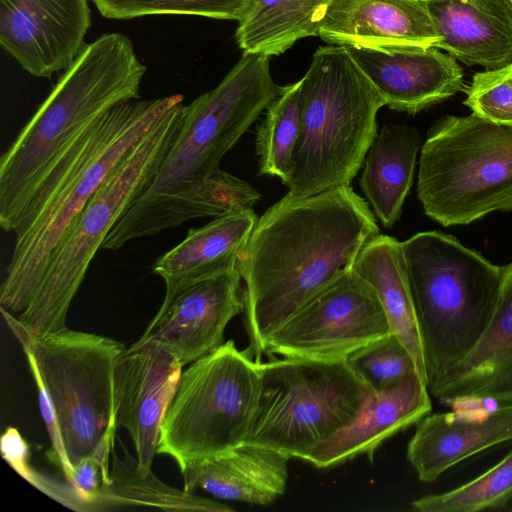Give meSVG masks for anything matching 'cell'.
Listing matches in <instances>:
<instances>
[{
  "label": "cell",
  "instance_id": "6da1fadb",
  "mask_svg": "<svg viewBox=\"0 0 512 512\" xmlns=\"http://www.w3.org/2000/svg\"><path fill=\"white\" fill-rule=\"evenodd\" d=\"M270 59L243 53L215 88L185 105L156 174L112 228L102 249L115 251L192 219L253 210L261 194L219 164L279 93Z\"/></svg>",
  "mask_w": 512,
  "mask_h": 512
},
{
  "label": "cell",
  "instance_id": "7a4b0ae2",
  "mask_svg": "<svg viewBox=\"0 0 512 512\" xmlns=\"http://www.w3.org/2000/svg\"><path fill=\"white\" fill-rule=\"evenodd\" d=\"M379 233L368 202L350 185L286 194L257 219L239 252L248 349L261 361L268 337L326 286L353 270Z\"/></svg>",
  "mask_w": 512,
  "mask_h": 512
},
{
  "label": "cell",
  "instance_id": "3957f363",
  "mask_svg": "<svg viewBox=\"0 0 512 512\" xmlns=\"http://www.w3.org/2000/svg\"><path fill=\"white\" fill-rule=\"evenodd\" d=\"M146 66L131 40L106 33L85 44L0 159V225L14 232L78 138L112 107L139 99Z\"/></svg>",
  "mask_w": 512,
  "mask_h": 512
},
{
  "label": "cell",
  "instance_id": "277c9868",
  "mask_svg": "<svg viewBox=\"0 0 512 512\" xmlns=\"http://www.w3.org/2000/svg\"><path fill=\"white\" fill-rule=\"evenodd\" d=\"M183 96L122 102L93 122L43 183L14 231L0 288V309L17 317L29 306L49 259L86 204L121 159Z\"/></svg>",
  "mask_w": 512,
  "mask_h": 512
},
{
  "label": "cell",
  "instance_id": "5b68a950",
  "mask_svg": "<svg viewBox=\"0 0 512 512\" xmlns=\"http://www.w3.org/2000/svg\"><path fill=\"white\" fill-rule=\"evenodd\" d=\"M300 86V133L287 194L350 185L377 137L383 99L344 46H321Z\"/></svg>",
  "mask_w": 512,
  "mask_h": 512
},
{
  "label": "cell",
  "instance_id": "8992f818",
  "mask_svg": "<svg viewBox=\"0 0 512 512\" xmlns=\"http://www.w3.org/2000/svg\"><path fill=\"white\" fill-rule=\"evenodd\" d=\"M400 246L429 388L485 331L499 293L501 266L441 231L418 232Z\"/></svg>",
  "mask_w": 512,
  "mask_h": 512
},
{
  "label": "cell",
  "instance_id": "52a82bcc",
  "mask_svg": "<svg viewBox=\"0 0 512 512\" xmlns=\"http://www.w3.org/2000/svg\"><path fill=\"white\" fill-rule=\"evenodd\" d=\"M185 105L174 107L117 164L53 251L26 310L2 315L15 337L39 339L67 329L68 309L93 257L130 204L156 174L180 126Z\"/></svg>",
  "mask_w": 512,
  "mask_h": 512
},
{
  "label": "cell",
  "instance_id": "ba28073f",
  "mask_svg": "<svg viewBox=\"0 0 512 512\" xmlns=\"http://www.w3.org/2000/svg\"><path fill=\"white\" fill-rule=\"evenodd\" d=\"M417 196L444 227L511 212L512 125L472 113L437 120L421 147Z\"/></svg>",
  "mask_w": 512,
  "mask_h": 512
},
{
  "label": "cell",
  "instance_id": "9c48e42d",
  "mask_svg": "<svg viewBox=\"0 0 512 512\" xmlns=\"http://www.w3.org/2000/svg\"><path fill=\"white\" fill-rule=\"evenodd\" d=\"M261 363L233 340L192 362L181 373L157 453L182 471L245 444L260 396Z\"/></svg>",
  "mask_w": 512,
  "mask_h": 512
},
{
  "label": "cell",
  "instance_id": "30bf717a",
  "mask_svg": "<svg viewBox=\"0 0 512 512\" xmlns=\"http://www.w3.org/2000/svg\"><path fill=\"white\" fill-rule=\"evenodd\" d=\"M371 391L347 360L262 362L258 406L245 444L305 460L357 417Z\"/></svg>",
  "mask_w": 512,
  "mask_h": 512
},
{
  "label": "cell",
  "instance_id": "8fae6325",
  "mask_svg": "<svg viewBox=\"0 0 512 512\" xmlns=\"http://www.w3.org/2000/svg\"><path fill=\"white\" fill-rule=\"evenodd\" d=\"M17 340L35 359L72 469L88 456L110 468L117 429L114 364L124 345L106 336L68 328L39 339L21 336Z\"/></svg>",
  "mask_w": 512,
  "mask_h": 512
},
{
  "label": "cell",
  "instance_id": "7c38bea8",
  "mask_svg": "<svg viewBox=\"0 0 512 512\" xmlns=\"http://www.w3.org/2000/svg\"><path fill=\"white\" fill-rule=\"evenodd\" d=\"M390 333L376 291L352 270L314 295L275 330L267 339L265 354L347 360Z\"/></svg>",
  "mask_w": 512,
  "mask_h": 512
},
{
  "label": "cell",
  "instance_id": "4fadbf2b",
  "mask_svg": "<svg viewBox=\"0 0 512 512\" xmlns=\"http://www.w3.org/2000/svg\"><path fill=\"white\" fill-rule=\"evenodd\" d=\"M237 266L166 288L163 303L140 337L191 364L224 343L228 323L243 310Z\"/></svg>",
  "mask_w": 512,
  "mask_h": 512
},
{
  "label": "cell",
  "instance_id": "5bb4252c",
  "mask_svg": "<svg viewBox=\"0 0 512 512\" xmlns=\"http://www.w3.org/2000/svg\"><path fill=\"white\" fill-rule=\"evenodd\" d=\"M183 366L162 345L138 339L116 358L113 402L116 427L126 429L136 458L151 469L160 430Z\"/></svg>",
  "mask_w": 512,
  "mask_h": 512
},
{
  "label": "cell",
  "instance_id": "9a60e30c",
  "mask_svg": "<svg viewBox=\"0 0 512 512\" xmlns=\"http://www.w3.org/2000/svg\"><path fill=\"white\" fill-rule=\"evenodd\" d=\"M90 25L88 0H0V45L36 77L66 70Z\"/></svg>",
  "mask_w": 512,
  "mask_h": 512
},
{
  "label": "cell",
  "instance_id": "2e32d148",
  "mask_svg": "<svg viewBox=\"0 0 512 512\" xmlns=\"http://www.w3.org/2000/svg\"><path fill=\"white\" fill-rule=\"evenodd\" d=\"M385 106L416 114L464 92L458 61L436 47H346Z\"/></svg>",
  "mask_w": 512,
  "mask_h": 512
},
{
  "label": "cell",
  "instance_id": "e0dca14e",
  "mask_svg": "<svg viewBox=\"0 0 512 512\" xmlns=\"http://www.w3.org/2000/svg\"><path fill=\"white\" fill-rule=\"evenodd\" d=\"M318 36L344 47H435L440 41L423 0H332Z\"/></svg>",
  "mask_w": 512,
  "mask_h": 512
},
{
  "label": "cell",
  "instance_id": "ac0fdd59",
  "mask_svg": "<svg viewBox=\"0 0 512 512\" xmlns=\"http://www.w3.org/2000/svg\"><path fill=\"white\" fill-rule=\"evenodd\" d=\"M432 410L427 384L417 373L383 390H372L357 417L305 458L316 468H328L359 455L373 460L388 438L418 423Z\"/></svg>",
  "mask_w": 512,
  "mask_h": 512
},
{
  "label": "cell",
  "instance_id": "d6986e66",
  "mask_svg": "<svg viewBox=\"0 0 512 512\" xmlns=\"http://www.w3.org/2000/svg\"><path fill=\"white\" fill-rule=\"evenodd\" d=\"M512 440V403L478 414H428L418 423L406 457L418 479L429 483L462 461Z\"/></svg>",
  "mask_w": 512,
  "mask_h": 512
},
{
  "label": "cell",
  "instance_id": "ffe728a7",
  "mask_svg": "<svg viewBox=\"0 0 512 512\" xmlns=\"http://www.w3.org/2000/svg\"><path fill=\"white\" fill-rule=\"evenodd\" d=\"M438 400L477 395L512 403V261L501 266L492 317L473 348L429 388Z\"/></svg>",
  "mask_w": 512,
  "mask_h": 512
},
{
  "label": "cell",
  "instance_id": "44dd1931",
  "mask_svg": "<svg viewBox=\"0 0 512 512\" xmlns=\"http://www.w3.org/2000/svg\"><path fill=\"white\" fill-rule=\"evenodd\" d=\"M440 41L436 48L467 66L498 68L512 61L509 0H423Z\"/></svg>",
  "mask_w": 512,
  "mask_h": 512
},
{
  "label": "cell",
  "instance_id": "7402d4cb",
  "mask_svg": "<svg viewBox=\"0 0 512 512\" xmlns=\"http://www.w3.org/2000/svg\"><path fill=\"white\" fill-rule=\"evenodd\" d=\"M289 457L261 446L243 444L181 471L184 490L202 489L226 500L269 505L286 489Z\"/></svg>",
  "mask_w": 512,
  "mask_h": 512
},
{
  "label": "cell",
  "instance_id": "603a6c76",
  "mask_svg": "<svg viewBox=\"0 0 512 512\" xmlns=\"http://www.w3.org/2000/svg\"><path fill=\"white\" fill-rule=\"evenodd\" d=\"M420 145L415 127L385 124L366 154L360 187L374 215L387 228L401 216Z\"/></svg>",
  "mask_w": 512,
  "mask_h": 512
},
{
  "label": "cell",
  "instance_id": "cb8c5ba5",
  "mask_svg": "<svg viewBox=\"0 0 512 512\" xmlns=\"http://www.w3.org/2000/svg\"><path fill=\"white\" fill-rule=\"evenodd\" d=\"M253 210L216 217L189 229L185 239L156 259L153 272L166 288L237 266V258L256 221Z\"/></svg>",
  "mask_w": 512,
  "mask_h": 512
},
{
  "label": "cell",
  "instance_id": "d4e9b609",
  "mask_svg": "<svg viewBox=\"0 0 512 512\" xmlns=\"http://www.w3.org/2000/svg\"><path fill=\"white\" fill-rule=\"evenodd\" d=\"M353 270L376 291L395 334L412 356L427 384L423 344L408 286L400 241L378 234L361 250Z\"/></svg>",
  "mask_w": 512,
  "mask_h": 512
},
{
  "label": "cell",
  "instance_id": "484cf974",
  "mask_svg": "<svg viewBox=\"0 0 512 512\" xmlns=\"http://www.w3.org/2000/svg\"><path fill=\"white\" fill-rule=\"evenodd\" d=\"M332 0H249L235 39L243 53L278 56L298 40L318 36Z\"/></svg>",
  "mask_w": 512,
  "mask_h": 512
},
{
  "label": "cell",
  "instance_id": "4316f807",
  "mask_svg": "<svg viewBox=\"0 0 512 512\" xmlns=\"http://www.w3.org/2000/svg\"><path fill=\"white\" fill-rule=\"evenodd\" d=\"M123 458L112 452L109 482L101 488L96 511L116 507L143 506L166 511L230 512L234 509L220 502L171 487L160 481L135 459L122 442Z\"/></svg>",
  "mask_w": 512,
  "mask_h": 512
},
{
  "label": "cell",
  "instance_id": "83f0119b",
  "mask_svg": "<svg viewBox=\"0 0 512 512\" xmlns=\"http://www.w3.org/2000/svg\"><path fill=\"white\" fill-rule=\"evenodd\" d=\"M300 86L299 80L280 87L256 132L260 174L277 176L284 185L292 173L293 154L300 133Z\"/></svg>",
  "mask_w": 512,
  "mask_h": 512
},
{
  "label": "cell",
  "instance_id": "f1b7e54d",
  "mask_svg": "<svg viewBox=\"0 0 512 512\" xmlns=\"http://www.w3.org/2000/svg\"><path fill=\"white\" fill-rule=\"evenodd\" d=\"M512 500V450L476 478L449 491L420 497L411 503L419 512H478L505 506Z\"/></svg>",
  "mask_w": 512,
  "mask_h": 512
},
{
  "label": "cell",
  "instance_id": "f546056e",
  "mask_svg": "<svg viewBox=\"0 0 512 512\" xmlns=\"http://www.w3.org/2000/svg\"><path fill=\"white\" fill-rule=\"evenodd\" d=\"M249 0H92L99 13L114 20L149 15H189L220 20L243 16Z\"/></svg>",
  "mask_w": 512,
  "mask_h": 512
},
{
  "label": "cell",
  "instance_id": "4dcf8cb0",
  "mask_svg": "<svg viewBox=\"0 0 512 512\" xmlns=\"http://www.w3.org/2000/svg\"><path fill=\"white\" fill-rule=\"evenodd\" d=\"M347 361L375 391L388 388L417 373L412 356L393 333L356 351Z\"/></svg>",
  "mask_w": 512,
  "mask_h": 512
},
{
  "label": "cell",
  "instance_id": "1f68e13d",
  "mask_svg": "<svg viewBox=\"0 0 512 512\" xmlns=\"http://www.w3.org/2000/svg\"><path fill=\"white\" fill-rule=\"evenodd\" d=\"M464 92L463 104L472 114L494 123L512 125V61L474 73Z\"/></svg>",
  "mask_w": 512,
  "mask_h": 512
},
{
  "label": "cell",
  "instance_id": "d6a6232c",
  "mask_svg": "<svg viewBox=\"0 0 512 512\" xmlns=\"http://www.w3.org/2000/svg\"><path fill=\"white\" fill-rule=\"evenodd\" d=\"M24 353L27 358L30 372L35 381L41 416L47 428L51 441V449L47 452V455L49 459H51L56 465H58L61 468L65 480L70 482L72 478L73 469L70 466L65 455L62 438L60 434L58 418L56 415V411L54 409L53 402L41 378L40 372L38 370L33 355L29 351H24Z\"/></svg>",
  "mask_w": 512,
  "mask_h": 512
},
{
  "label": "cell",
  "instance_id": "836d02e7",
  "mask_svg": "<svg viewBox=\"0 0 512 512\" xmlns=\"http://www.w3.org/2000/svg\"><path fill=\"white\" fill-rule=\"evenodd\" d=\"M441 401H445L450 406L451 411L460 414L491 412L501 405V403L493 398L477 395L454 396Z\"/></svg>",
  "mask_w": 512,
  "mask_h": 512
},
{
  "label": "cell",
  "instance_id": "e575fe53",
  "mask_svg": "<svg viewBox=\"0 0 512 512\" xmlns=\"http://www.w3.org/2000/svg\"><path fill=\"white\" fill-rule=\"evenodd\" d=\"M509 1H510V3L512 4V0H509Z\"/></svg>",
  "mask_w": 512,
  "mask_h": 512
}]
</instances>
